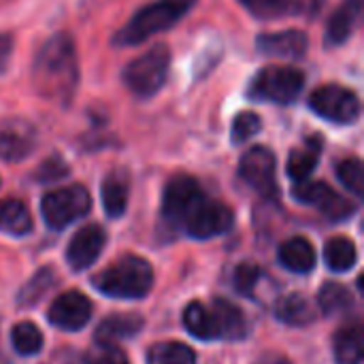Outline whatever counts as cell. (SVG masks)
I'll list each match as a JSON object with an SVG mask.
<instances>
[{"instance_id": "obj_1", "label": "cell", "mask_w": 364, "mask_h": 364, "mask_svg": "<svg viewBox=\"0 0 364 364\" xmlns=\"http://www.w3.org/2000/svg\"><path fill=\"white\" fill-rule=\"evenodd\" d=\"M32 81L41 96L66 105L79 83V64L75 43L68 34H53L34 55Z\"/></svg>"}, {"instance_id": "obj_2", "label": "cell", "mask_w": 364, "mask_h": 364, "mask_svg": "<svg viewBox=\"0 0 364 364\" xmlns=\"http://www.w3.org/2000/svg\"><path fill=\"white\" fill-rule=\"evenodd\" d=\"M194 4L196 0H158L143 6L115 34V45H139L149 36L173 28Z\"/></svg>"}, {"instance_id": "obj_3", "label": "cell", "mask_w": 364, "mask_h": 364, "mask_svg": "<svg viewBox=\"0 0 364 364\" xmlns=\"http://www.w3.org/2000/svg\"><path fill=\"white\" fill-rule=\"evenodd\" d=\"M154 284L151 264L139 256H126L94 277V286L111 299H143Z\"/></svg>"}, {"instance_id": "obj_4", "label": "cell", "mask_w": 364, "mask_h": 364, "mask_svg": "<svg viewBox=\"0 0 364 364\" xmlns=\"http://www.w3.org/2000/svg\"><path fill=\"white\" fill-rule=\"evenodd\" d=\"M171 66V51L166 45H156L147 53L134 58L122 73L126 87L136 96H154L166 81Z\"/></svg>"}, {"instance_id": "obj_5", "label": "cell", "mask_w": 364, "mask_h": 364, "mask_svg": "<svg viewBox=\"0 0 364 364\" xmlns=\"http://www.w3.org/2000/svg\"><path fill=\"white\" fill-rule=\"evenodd\" d=\"M305 87V75L294 66H267L262 68L250 87V94L275 105L294 102Z\"/></svg>"}, {"instance_id": "obj_6", "label": "cell", "mask_w": 364, "mask_h": 364, "mask_svg": "<svg viewBox=\"0 0 364 364\" xmlns=\"http://www.w3.org/2000/svg\"><path fill=\"white\" fill-rule=\"evenodd\" d=\"M90 207H92V200L83 186H68V188L49 192L45 194L41 203L43 218L47 226L53 230H62L75 220L83 218L90 211Z\"/></svg>"}, {"instance_id": "obj_7", "label": "cell", "mask_w": 364, "mask_h": 364, "mask_svg": "<svg viewBox=\"0 0 364 364\" xmlns=\"http://www.w3.org/2000/svg\"><path fill=\"white\" fill-rule=\"evenodd\" d=\"M309 107L324 119L335 124H354L360 117V98L341 85H322L311 98Z\"/></svg>"}, {"instance_id": "obj_8", "label": "cell", "mask_w": 364, "mask_h": 364, "mask_svg": "<svg viewBox=\"0 0 364 364\" xmlns=\"http://www.w3.org/2000/svg\"><path fill=\"white\" fill-rule=\"evenodd\" d=\"M277 162L269 147L256 145L247 149L239 162V177L262 196H277Z\"/></svg>"}, {"instance_id": "obj_9", "label": "cell", "mask_w": 364, "mask_h": 364, "mask_svg": "<svg viewBox=\"0 0 364 364\" xmlns=\"http://www.w3.org/2000/svg\"><path fill=\"white\" fill-rule=\"evenodd\" d=\"M292 196L303 203V205H311L318 207L328 220L333 222H341L346 218H350L354 213V205L343 198L341 194H337L331 186H326L324 181H296Z\"/></svg>"}, {"instance_id": "obj_10", "label": "cell", "mask_w": 364, "mask_h": 364, "mask_svg": "<svg viewBox=\"0 0 364 364\" xmlns=\"http://www.w3.org/2000/svg\"><path fill=\"white\" fill-rule=\"evenodd\" d=\"M232 222H235V215L226 205L203 198L192 209V213L183 220V226L188 235L194 239H213L230 230Z\"/></svg>"}, {"instance_id": "obj_11", "label": "cell", "mask_w": 364, "mask_h": 364, "mask_svg": "<svg viewBox=\"0 0 364 364\" xmlns=\"http://www.w3.org/2000/svg\"><path fill=\"white\" fill-rule=\"evenodd\" d=\"M205 198L198 181L190 175H177L173 177L164 188L162 198V213L168 222H181L192 213V209Z\"/></svg>"}, {"instance_id": "obj_12", "label": "cell", "mask_w": 364, "mask_h": 364, "mask_svg": "<svg viewBox=\"0 0 364 364\" xmlns=\"http://www.w3.org/2000/svg\"><path fill=\"white\" fill-rule=\"evenodd\" d=\"M36 147V130L26 119L0 122V160L19 162Z\"/></svg>"}, {"instance_id": "obj_13", "label": "cell", "mask_w": 364, "mask_h": 364, "mask_svg": "<svg viewBox=\"0 0 364 364\" xmlns=\"http://www.w3.org/2000/svg\"><path fill=\"white\" fill-rule=\"evenodd\" d=\"M92 305L81 292H64L49 307V322L62 331H79L87 324Z\"/></svg>"}, {"instance_id": "obj_14", "label": "cell", "mask_w": 364, "mask_h": 364, "mask_svg": "<svg viewBox=\"0 0 364 364\" xmlns=\"http://www.w3.org/2000/svg\"><path fill=\"white\" fill-rule=\"evenodd\" d=\"M105 241H107V235L98 224L83 226L81 230L75 232V237L70 239V243L66 247L68 264L75 271H83V269L92 267L96 262V258L100 256Z\"/></svg>"}, {"instance_id": "obj_15", "label": "cell", "mask_w": 364, "mask_h": 364, "mask_svg": "<svg viewBox=\"0 0 364 364\" xmlns=\"http://www.w3.org/2000/svg\"><path fill=\"white\" fill-rule=\"evenodd\" d=\"M256 47L260 53L264 55H273V58H303L307 47H309V38L305 32L301 30H282V32H267L260 34L256 38Z\"/></svg>"}, {"instance_id": "obj_16", "label": "cell", "mask_w": 364, "mask_h": 364, "mask_svg": "<svg viewBox=\"0 0 364 364\" xmlns=\"http://www.w3.org/2000/svg\"><path fill=\"white\" fill-rule=\"evenodd\" d=\"M360 13H363V0H346L328 19L326 36H324L326 47L343 45L352 36V32L356 30Z\"/></svg>"}, {"instance_id": "obj_17", "label": "cell", "mask_w": 364, "mask_h": 364, "mask_svg": "<svg viewBox=\"0 0 364 364\" xmlns=\"http://www.w3.org/2000/svg\"><path fill=\"white\" fill-rule=\"evenodd\" d=\"M143 328V318L136 314H113L96 328V343L115 346L122 339L134 337Z\"/></svg>"}, {"instance_id": "obj_18", "label": "cell", "mask_w": 364, "mask_h": 364, "mask_svg": "<svg viewBox=\"0 0 364 364\" xmlns=\"http://www.w3.org/2000/svg\"><path fill=\"white\" fill-rule=\"evenodd\" d=\"M320 154H322V139L316 134V136H309L303 147L294 149L288 158V164H286V171L290 175V179L294 181H305L311 177V173L316 171L318 162H320Z\"/></svg>"}, {"instance_id": "obj_19", "label": "cell", "mask_w": 364, "mask_h": 364, "mask_svg": "<svg viewBox=\"0 0 364 364\" xmlns=\"http://www.w3.org/2000/svg\"><path fill=\"white\" fill-rule=\"evenodd\" d=\"M279 262L292 273H309L316 267V250L305 237L288 239L279 247Z\"/></svg>"}, {"instance_id": "obj_20", "label": "cell", "mask_w": 364, "mask_h": 364, "mask_svg": "<svg viewBox=\"0 0 364 364\" xmlns=\"http://www.w3.org/2000/svg\"><path fill=\"white\" fill-rule=\"evenodd\" d=\"M183 326L188 333L200 341H211L220 337V326L211 309H207L203 303H190L183 311Z\"/></svg>"}, {"instance_id": "obj_21", "label": "cell", "mask_w": 364, "mask_h": 364, "mask_svg": "<svg viewBox=\"0 0 364 364\" xmlns=\"http://www.w3.org/2000/svg\"><path fill=\"white\" fill-rule=\"evenodd\" d=\"M0 230L13 237H23L32 230V215L21 200L9 198L0 203Z\"/></svg>"}, {"instance_id": "obj_22", "label": "cell", "mask_w": 364, "mask_h": 364, "mask_svg": "<svg viewBox=\"0 0 364 364\" xmlns=\"http://www.w3.org/2000/svg\"><path fill=\"white\" fill-rule=\"evenodd\" d=\"M213 316L218 320V326H220V337H228V339H241L245 337V316L243 311L230 303V301H224V299H215L213 303Z\"/></svg>"}, {"instance_id": "obj_23", "label": "cell", "mask_w": 364, "mask_h": 364, "mask_svg": "<svg viewBox=\"0 0 364 364\" xmlns=\"http://www.w3.org/2000/svg\"><path fill=\"white\" fill-rule=\"evenodd\" d=\"M363 354V328L358 324L341 328L335 337V360H337V364H360Z\"/></svg>"}, {"instance_id": "obj_24", "label": "cell", "mask_w": 364, "mask_h": 364, "mask_svg": "<svg viewBox=\"0 0 364 364\" xmlns=\"http://www.w3.org/2000/svg\"><path fill=\"white\" fill-rule=\"evenodd\" d=\"M277 320L290 326H307L314 322V305L303 296V294H290L277 303L275 309Z\"/></svg>"}, {"instance_id": "obj_25", "label": "cell", "mask_w": 364, "mask_h": 364, "mask_svg": "<svg viewBox=\"0 0 364 364\" xmlns=\"http://www.w3.org/2000/svg\"><path fill=\"white\" fill-rule=\"evenodd\" d=\"M324 260H326V267L335 273H346L350 271L356 260H358V252H356V245L346 239V237H335L326 243L324 247Z\"/></svg>"}, {"instance_id": "obj_26", "label": "cell", "mask_w": 364, "mask_h": 364, "mask_svg": "<svg viewBox=\"0 0 364 364\" xmlns=\"http://www.w3.org/2000/svg\"><path fill=\"white\" fill-rule=\"evenodd\" d=\"M102 207L109 218H119L128 207V183L122 175H109L100 188Z\"/></svg>"}, {"instance_id": "obj_27", "label": "cell", "mask_w": 364, "mask_h": 364, "mask_svg": "<svg viewBox=\"0 0 364 364\" xmlns=\"http://www.w3.org/2000/svg\"><path fill=\"white\" fill-rule=\"evenodd\" d=\"M147 364H196V354L186 343L164 341L149 348Z\"/></svg>"}, {"instance_id": "obj_28", "label": "cell", "mask_w": 364, "mask_h": 364, "mask_svg": "<svg viewBox=\"0 0 364 364\" xmlns=\"http://www.w3.org/2000/svg\"><path fill=\"white\" fill-rule=\"evenodd\" d=\"M11 341L21 356H32L43 348V335L32 322H19L11 333Z\"/></svg>"}, {"instance_id": "obj_29", "label": "cell", "mask_w": 364, "mask_h": 364, "mask_svg": "<svg viewBox=\"0 0 364 364\" xmlns=\"http://www.w3.org/2000/svg\"><path fill=\"white\" fill-rule=\"evenodd\" d=\"M320 307L326 316H337V314L352 309V296L348 288L339 284H326L320 290Z\"/></svg>"}, {"instance_id": "obj_30", "label": "cell", "mask_w": 364, "mask_h": 364, "mask_svg": "<svg viewBox=\"0 0 364 364\" xmlns=\"http://www.w3.org/2000/svg\"><path fill=\"white\" fill-rule=\"evenodd\" d=\"M254 17L275 19L294 9V0H239Z\"/></svg>"}, {"instance_id": "obj_31", "label": "cell", "mask_w": 364, "mask_h": 364, "mask_svg": "<svg viewBox=\"0 0 364 364\" xmlns=\"http://www.w3.org/2000/svg\"><path fill=\"white\" fill-rule=\"evenodd\" d=\"M337 177H339V181H341L350 192H354L356 196H363L364 166L358 158H348V160L339 162V166H337Z\"/></svg>"}, {"instance_id": "obj_32", "label": "cell", "mask_w": 364, "mask_h": 364, "mask_svg": "<svg viewBox=\"0 0 364 364\" xmlns=\"http://www.w3.org/2000/svg\"><path fill=\"white\" fill-rule=\"evenodd\" d=\"M260 128H262V119H260L258 113H254V111L239 113L235 117V122H232V143L235 145H243L254 134H258Z\"/></svg>"}, {"instance_id": "obj_33", "label": "cell", "mask_w": 364, "mask_h": 364, "mask_svg": "<svg viewBox=\"0 0 364 364\" xmlns=\"http://www.w3.org/2000/svg\"><path fill=\"white\" fill-rule=\"evenodd\" d=\"M85 363L87 364H128L124 352L111 343H96L87 356H85Z\"/></svg>"}, {"instance_id": "obj_34", "label": "cell", "mask_w": 364, "mask_h": 364, "mask_svg": "<svg viewBox=\"0 0 364 364\" xmlns=\"http://www.w3.org/2000/svg\"><path fill=\"white\" fill-rule=\"evenodd\" d=\"M258 279H260V269L252 262H243L235 271V288L245 296H250L254 292Z\"/></svg>"}, {"instance_id": "obj_35", "label": "cell", "mask_w": 364, "mask_h": 364, "mask_svg": "<svg viewBox=\"0 0 364 364\" xmlns=\"http://www.w3.org/2000/svg\"><path fill=\"white\" fill-rule=\"evenodd\" d=\"M68 175V166L64 164L62 158H49L36 173V177L41 181H55L60 177H66Z\"/></svg>"}, {"instance_id": "obj_36", "label": "cell", "mask_w": 364, "mask_h": 364, "mask_svg": "<svg viewBox=\"0 0 364 364\" xmlns=\"http://www.w3.org/2000/svg\"><path fill=\"white\" fill-rule=\"evenodd\" d=\"M13 55V38L11 34H0V73L6 70Z\"/></svg>"}, {"instance_id": "obj_37", "label": "cell", "mask_w": 364, "mask_h": 364, "mask_svg": "<svg viewBox=\"0 0 364 364\" xmlns=\"http://www.w3.org/2000/svg\"><path fill=\"white\" fill-rule=\"evenodd\" d=\"M254 364H292L286 356H282V354H267V356H262V358H258Z\"/></svg>"}]
</instances>
